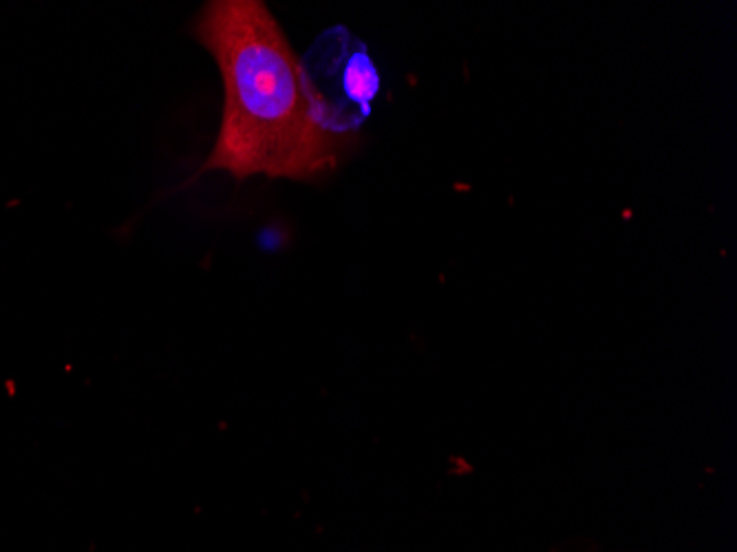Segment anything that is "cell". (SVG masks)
Instances as JSON below:
<instances>
[{
  "label": "cell",
  "mask_w": 737,
  "mask_h": 552,
  "mask_svg": "<svg viewBox=\"0 0 737 552\" xmlns=\"http://www.w3.org/2000/svg\"><path fill=\"white\" fill-rule=\"evenodd\" d=\"M192 34L217 60L226 89L204 171L309 182L336 168L343 137L320 131L309 115L298 58L265 3L215 0Z\"/></svg>",
  "instance_id": "1"
},
{
  "label": "cell",
  "mask_w": 737,
  "mask_h": 552,
  "mask_svg": "<svg viewBox=\"0 0 737 552\" xmlns=\"http://www.w3.org/2000/svg\"><path fill=\"white\" fill-rule=\"evenodd\" d=\"M298 73L309 115L320 131L343 137L367 122L380 91V73L365 42L347 27L323 31L298 58Z\"/></svg>",
  "instance_id": "2"
}]
</instances>
